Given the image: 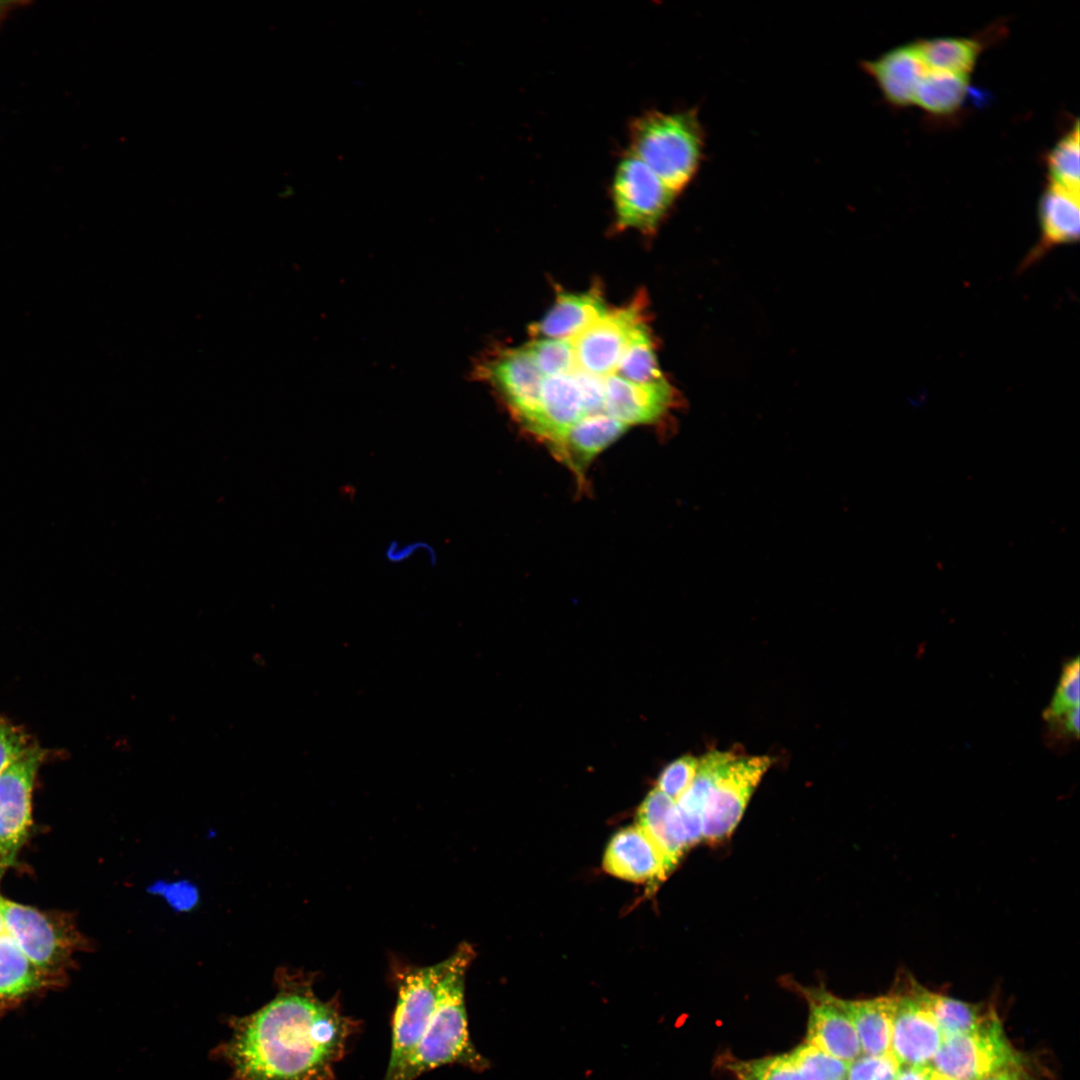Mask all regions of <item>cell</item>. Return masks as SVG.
<instances>
[{"mask_svg":"<svg viewBox=\"0 0 1080 1080\" xmlns=\"http://www.w3.org/2000/svg\"><path fill=\"white\" fill-rule=\"evenodd\" d=\"M924 995L943 1036L969 1032L998 1015L994 1008L983 1004L967 1003L927 989Z\"/></svg>","mask_w":1080,"mask_h":1080,"instance_id":"obj_23","label":"cell"},{"mask_svg":"<svg viewBox=\"0 0 1080 1080\" xmlns=\"http://www.w3.org/2000/svg\"><path fill=\"white\" fill-rule=\"evenodd\" d=\"M913 44L927 68L967 77L983 48L980 40L965 37H935Z\"/></svg>","mask_w":1080,"mask_h":1080,"instance_id":"obj_21","label":"cell"},{"mask_svg":"<svg viewBox=\"0 0 1080 1080\" xmlns=\"http://www.w3.org/2000/svg\"><path fill=\"white\" fill-rule=\"evenodd\" d=\"M698 763L699 758L692 755L674 760L660 773L656 788L677 802L694 781Z\"/></svg>","mask_w":1080,"mask_h":1080,"instance_id":"obj_28","label":"cell"},{"mask_svg":"<svg viewBox=\"0 0 1080 1080\" xmlns=\"http://www.w3.org/2000/svg\"><path fill=\"white\" fill-rule=\"evenodd\" d=\"M611 196L619 229L656 230L678 194L627 151L616 165Z\"/></svg>","mask_w":1080,"mask_h":1080,"instance_id":"obj_5","label":"cell"},{"mask_svg":"<svg viewBox=\"0 0 1080 1080\" xmlns=\"http://www.w3.org/2000/svg\"><path fill=\"white\" fill-rule=\"evenodd\" d=\"M629 152L679 194L695 177L703 158L704 131L695 108L647 111L629 126Z\"/></svg>","mask_w":1080,"mask_h":1080,"instance_id":"obj_3","label":"cell"},{"mask_svg":"<svg viewBox=\"0 0 1080 1080\" xmlns=\"http://www.w3.org/2000/svg\"><path fill=\"white\" fill-rule=\"evenodd\" d=\"M46 750L38 744L0 775V875L15 863L32 825V791Z\"/></svg>","mask_w":1080,"mask_h":1080,"instance_id":"obj_9","label":"cell"},{"mask_svg":"<svg viewBox=\"0 0 1080 1080\" xmlns=\"http://www.w3.org/2000/svg\"><path fill=\"white\" fill-rule=\"evenodd\" d=\"M22 5H25V2L0 1V26L13 10Z\"/></svg>","mask_w":1080,"mask_h":1080,"instance_id":"obj_33","label":"cell"},{"mask_svg":"<svg viewBox=\"0 0 1080 1080\" xmlns=\"http://www.w3.org/2000/svg\"><path fill=\"white\" fill-rule=\"evenodd\" d=\"M908 984L904 991L893 993L895 1011L890 1051L901 1066L930 1065L943 1034L925 999V988L917 982Z\"/></svg>","mask_w":1080,"mask_h":1080,"instance_id":"obj_10","label":"cell"},{"mask_svg":"<svg viewBox=\"0 0 1080 1080\" xmlns=\"http://www.w3.org/2000/svg\"><path fill=\"white\" fill-rule=\"evenodd\" d=\"M50 975L35 965L6 931L0 935V999L33 992L47 984Z\"/></svg>","mask_w":1080,"mask_h":1080,"instance_id":"obj_20","label":"cell"},{"mask_svg":"<svg viewBox=\"0 0 1080 1080\" xmlns=\"http://www.w3.org/2000/svg\"><path fill=\"white\" fill-rule=\"evenodd\" d=\"M474 951L461 944L448 957L440 982L435 1008L424 1033L403 1068L392 1080H415L445 1065H461L475 1072L489 1066L471 1041L465 1005V974Z\"/></svg>","mask_w":1080,"mask_h":1080,"instance_id":"obj_2","label":"cell"},{"mask_svg":"<svg viewBox=\"0 0 1080 1080\" xmlns=\"http://www.w3.org/2000/svg\"><path fill=\"white\" fill-rule=\"evenodd\" d=\"M800 991L809 1005L806 1043L847 1062L857 1059L862 1050L842 999L823 988Z\"/></svg>","mask_w":1080,"mask_h":1080,"instance_id":"obj_11","label":"cell"},{"mask_svg":"<svg viewBox=\"0 0 1080 1080\" xmlns=\"http://www.w3.org/2000/svg\"><path fill=\"white\" fill-rule=\"evenodd\" d=\"M627 428L605 414L589 416L570 427L552 451L581 476L592 458L619 438Z\"/></svg>","mask_w":1080,"mask_h":1080,"instance_id":"obj_16","label":"cell"},{"mask_svg":"<svg viewBox=\"0 0 1080 1080\" xmlns=\"http://www.w3.org/2000/svg\"><path fill=\"white\" fill-rule=\"evenodd\" d=\"M927 1080H954V1079L948 1077L945 1074H942V1073L938 1072L937 1070H935L934 1068H932L929 1065L928 1066V1071H927Z\"/></svg>","mask_w":1080,"mask_h":1080,"instance_id":"obj_34","label":"cell"},{"mask_svg":"<svg viewBox=\"0 0 1080 1080\" xmlns=\"http://www.w3.org/2000/svg\"><path fill=\"white\" fill-rule=\"evenodd\" d=\"M770 764L768 756H741L737 753L725 765L705 805L702 840L718 842L734 831Z\"/></svg>","mask_w":1080,"mask_h":1080,"instance_id":"obj_8","label":"cell"},{"mask_svg":"<svg viewBox=\"0 0 1080 1080\" xmlns=\"http://www.w3.org/2000/svg\"><path fill=\"white\" fill-rule=\"evenodd\" d=\"M737 753L712 751L699 758L694 781L676 802L689 847L702 840V822L710 790L722 769Z\"/></svg>","mask_w":1080,"mask_h":1080,"instance_id":"obj_19","label":"cell"},{"mask_svg":"<svg viewBox=\"0 0 1080 1080\" xmlns=\"http://www.w3.org/2000/svg\"><path fill=\"white\" fill-rule=\"evenodd\" d=\"M35 745L23 728L0 719V775Z\"/></svg>","mask_w":1080,"mask_h":1080,"instance_id":"obj_30","label":"cell"},{"mask_svg":"<svg viewBox=\"0 0 1080 1080\" xmlns=\"http://www.w3.org/2000/svg\"><path fill=\"white\" fill-rule=\"evenodd\" d=\"M928 1066H904L900 1069L896 1080H927Z\"/></svg>","mask_w":1080,"mask_h":1080,"instance_id":"obj_32","label":"cell"},{"mask_svg":"<svg viewBox=\"0 0 1080 1080\" xmlns=\"http://www.w3.org/2000/svg\"><path fill=\"white\" fill-rule=\"evenodd\" d=\"M448 958L431 966L394 969L397 1000L392 1016L389 1062L384 1080H392L419 1043L435 1008Z\"/></svg>","mask_w":1080,"mask_h":1080,"instance_id":"obj_4","label":"cell"},{"mask_svg":"<svg viewBox=\"0 0 1080 1080\" xmlns=\"http://www.w3.org/2000/svg\"><path fill=\"white\" fill-rule=\"evenodd\" d=\"M984 1080H1031V1078L1025 1068L1024 1059L1021 1057L1019 1060L1008 1064Z\"/></svg>","mask_w":1080,"mask_h":1080,"instance_id":"obj_31","label":"cell"},{"mask_svg":"<svg viewBox=\"0 0 1080 1080\" xmlns=\"http://www.w3.org/2000/svg\"><path fill=\"white\" fill-rule=\"evenodd\" d=\"M788 1056L805 1080L845 1079L851 1063L831 1056L806 1042L788 1053Z\"/></svg>","mask_w":1080,"mask_h":1080,"instance_id":"obj_25","label":"cell"},{"mask_svg":"<svg viewBox=\"0 0 1080 1080\" xmlns=\"http://www.w3.org/2000/svg\"><path fill=\"white\" fill-rule=\"evenodd\" d=\"M1079 658L1065 663L1050 704L1043 713L1048 722L1063 716L1070 709L1079 706Z\"/></svg>","mask_w":1080,"mask_h":1080,"instance_id":"obj_27","label":"cell"},{"mask_svg":"<svg viewBox=\"0 0 1080 1080\" xmlns=\"http://www.w3.org/2000/svg\"><path fill=\"white\" fill-rule=\"evenodd\" d=\"M888 103L896 107L913 105L916 89L927 67L913 43L888 50L862 63Z\"/></svg>","mask_w":1080,"mask_h":1080,"instance_id":"obj_14","label":"cell"},{"mask_svg":"<svg viewBox=\"0 0 1080 1080\" xmlns=\"http://www.w3.org/2000/svg\"><path fill=\"white\" fill-rule=\"evenodd\" d=\"M1021 1057L997 1015L969 1032L943 1036L930 1066L954 1080H984Z\"/></svg>","mask_w":1080,"mask_h":1080,"instance_id":"obj_6","label":"cell"},{"mask_svg":"<svg viewBox=\"0 0 1080 1080\" xmlns=\"http://www.w3.org/2000/svg\"><path fill=\"white\" fill-rule=\"evenodd\" d=\"M637 822V826L654 843L672 871L690 848L676 802L657 788L653 789L638 809Z\"/></svg>","mask_w":1080,"mask_h":1080,"instance_id":"obj_15","label":"cell"},{"mask_svg":"<svg viewBox=\"0 0 1080 1080\" xmlns=\"http://www.w3.org/2000/svg\"><path fill=\"white\" fill-rule=\"evenodd\" d=\"M1079 124L1076 121L1046 157L1049 183L1080 194Z\"/></svg>","mask_w":1080,"mask_h":1080,"instance_id":"obj_24","label":"cell"},{"mask_svg":"<svg viewBox=\"0 0 1080 1080\" xmlns=\"http://www.w3.org/2000/svg\"><path fill=\"white\" fill-rule=\"evenodd\" d=\"M607 310L603 298L594 290L583 294H561L533 330L539 338H568L600 318Z\"/></svg>","mask_w":1080,"mask_h":1080,"instance_id":"obj_18","label":"cell"},{"mask_svg":"<svg viewBox=\"0 0 1080 1080\" xmlns=\"http://www.w3.org/2000/svg\"><path fill=\"white\" fill-rule=\"evenodd\" d=\"M276 994L253 1013L228 1021L230 1037L216 1056L230 1080H334L360 1022L345 1015L337 997L320 999L314 976L279 968Z\"/></svg>","mask_w":1080,"mask_h":1080,"instance_id":"obj_1","label":"cell"},{"mask_svg":"<svg viewBox=\"0 0 1080 1080\" xmlns=\"http://www.w3.org/2000/svg\"><path fill=\"white\" fill-rule=\"evenodd\" d=\"M899 1061L891 1051L880 1055H866L852 1061L847 1071L848 1080H896Z\"/></svg>","mask_w":1080,"mask_h":1080,"instance_id":"obj_29","label":"cell"},{"mask_svg":"<svg viewBox=\"0 0 1080 1080\" xmlns=\"http://www.w3.org/2000/svg\"><path fill=\"white\" fill-rule=\"evenodd\" d=\"M5 931L24 954L49 974L64 966L81 945L82 937L63 920L0 895Z\"/></svg>","mask_w":1080,"mask_h":1080,"instance_id":"obj_7","label":"cell"},{"mask_svg":"<svg viewBox=\"0 0 1080 1080\" xmlns=\"http://www.w3.org/2000/svg\"><path fill=\"white\" fill-rule=\"evenodd\" d=\"M5 931L3 916L0 910V935Z\"/></svg>","mask_w":1080,"mask_h":1080,"instance_id":"obj_35","label":"cell"},{"mask_svg":"<svg viewBox=\"0 0 1080 1080\" xmlns=\"http://www.w3.org/2000/svg\"><path fill=\"white\" fill-rule=\"evenodd\" d=\"M843 1007L857 1033L865 1055H880L890 1051L895 995L889 994L866 1000H843Z\"/></svg>","mask_w":1080,"mask_h":1080,"instance_id":"obj_17","label":"cell"},{"mask_svg":"<svg viewBox=\"0 0 1080 1080\" xmlns=\"http://www.w3.org/2000/svg\"><path fill=\"white\" fill-rule=\"evenodd\" d=\"M969 86V77L927 68L916 89L913 105L935 116L958 111Z\"/></svg>","mask_w":1080,"mask_h":1080,"instance_id":"obj_22","label":"cell"},{"mask_svg":"<svg viewBox=\"0 0 1080 1080\" xmlns=\"http://www.w3.org/2000/svg\"><path fill=\"white\" fill-rule=\"evenodd\" d=\"M840 1080H845V1079H840Z\"/></svg>","mask_w":1080,"mask_h":1080,"instance_id":"obj_36","label":"cell"},{"mask_svg":"<svg viewBox=\"0 0 1080 1080\" xmlns=\"http://www.w3.org/2000/svg\"><path fill=\"white\" fill-rule=\"evenodd\" d=\"M725 1067L739 1080H805L788 1054L755 1060H728Z\"/></svg>","mask_w":1080,"mask_h":1080,"instance_id":"obj_26","label":"cell"},{"mask_svg":"<svg viewBox=\"0 0 1080 1080\" xmlns=\"http://www.w3.org/2000/svg\"><path fill=\"white\" fill-rule=\"evenodd\" d=\"M1040 238L1020 263L1025 271L1059 246L1078 242L1080 237V194L1048 183L1038 207Z\"/></svg>","mask_w":1080,"mask_h":1080,"instance_id":"obj_12","label":"cell"},{"mask_svg":"<svg viewBox=\"0 0 1080 1080\" xmlns=\"http://www.w3.org/2000/svg\"><path fill=\"white\" fill-rule=\"evenodd\" d=\"M603 868L615 877L634 882L656 883L671 872L661 852L638 826L622 829L612 837Z\"/></svg>","mask_w":1080,"mask_h":1080,"instance_id":"obj_13","label":"cell"}]
</instances>
